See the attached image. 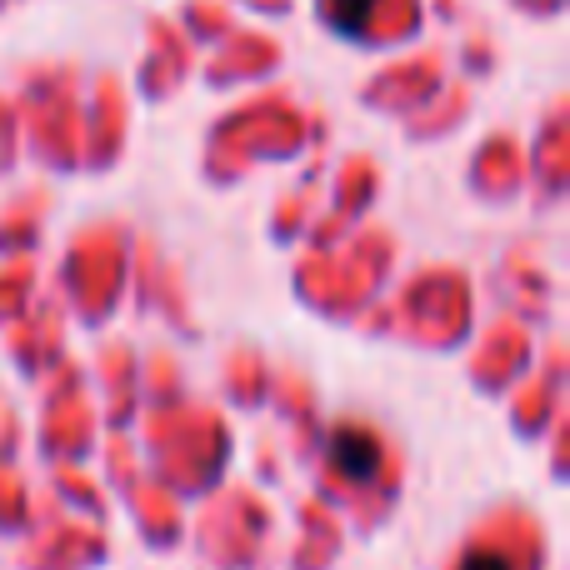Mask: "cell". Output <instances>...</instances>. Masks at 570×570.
Masks as SVG:
<instances>
[{
	"instance_id": "obj_1",
	"label": "cell",
	"mask_w": 570,
	"mask_h": 570,
	"mask_svg": "<svg viewBox=\"0 0 570 570\" xmlns=\"http://www.w3.org/2000/svg\"><path fill=\"white\" fill-rule=\"evenodd\" d=\"M331 455H335V465H341L351 481H365V475H375V441L371 435H361V431H341L331 441Z\"/></svg>"
},
{
	"instance_id": "obj_2",
	"label": "cell",
	"mask_w": 570,
	"mask_h": 570,
	"mask_svg": "<svg viewBox=\"0 0 570 570\" xmlns=\"http://www.w3.org/2000/svg\"><path fill=\"white\" fill-rule=\"evenodd\" d=\"M371 6L375 0H331V16H335L341 30H361L365 16H371Z\"/></svg>"
},
{
	"instance_id": "obj_3",
	"label": "cell",
	"mask_w": 570,
	"mask_h": 570,
	"mask_svg": "<svg viewBox=\"0 0 570 570\" xmlns=\"http://www.w3.org/2000/svg\"><path fill=\"white\" fill-rule=\"evenodd\" d=\"M465 570H511L501 561V556H471V561H465Z\"/></svg>"
}]
</instances>
